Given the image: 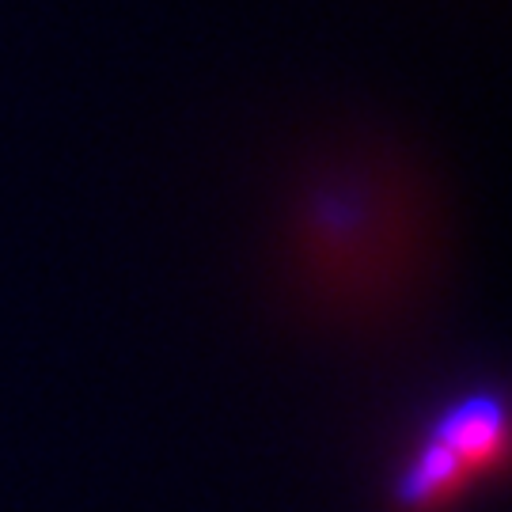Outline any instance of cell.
Here are the masks:
<instances>
[{"mask_svg": "<svg viewBox=\"0 0 512 512\" xmlns=\"http://www.w3.org/2000/svg\"><path fill=\"white\" fill-rule=\"evenodd\" d=\"M501 452V410L490 399L452 406L418 456L414 471L403 482L410 505H429L459 490L478 467Z\"/></svg>", "mask_w": 512, "mask_h": 512, "instance_id": "cell-1", "label": "cell"}]
</instances>
